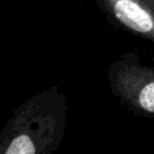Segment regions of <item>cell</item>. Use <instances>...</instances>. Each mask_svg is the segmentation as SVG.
<instances>
[{"mask_svg":"<svg viewBox=\"0 0 154 154\" xmlns=\"http://www.w3.org/2000/svg\"><path fill=\"white\" fill-rule=\"evenodd\" d=\"M68 100L58 85L29 96L0 131V154H53L65 137Z\"/></svg>","mask_w":154,"mask_h":154,"instance_id":"1","label":"cell"},{"mask_svg":"<svg viewBox=\"0 0 154 154\" xmlns=\"http://www.w3.org/2000/svg\"><path fill=\"white\" fill-rule=\"evenodd\" d=\"M108 82L112 93L135 114L154 115V69L127 53L111 64Z\"/></svg>","mask_w":154,"mask_h":154,"instance_id":"2","label":"cell"},{"mask_svg":"<svg viewBox=\"0 0 154 154\" xmlns=\"http://www.w3.org/2000/svg\"><path fill=\"white\" fill-rule=\"evenodd\" d=\"M103 10L131 32L154 42V8L150 0H97Z\"/></svg>","mask_w":154,"mask_h":154,"instance_id":"3","label":"cell"},{"mask_svg":"<svg viewBox=\"0 0 154 154\" xmlns=\"http://www.w3.org/2000/svg\"><path fill=\"white\" fill-rule=\"evenodd\" d=\"M150 3H152V5H153V8H154V0H150Z\"/></svg>","mask_w":154,"mask_h":154,"instance_id":"4","label":"cell"}]
</instances>
